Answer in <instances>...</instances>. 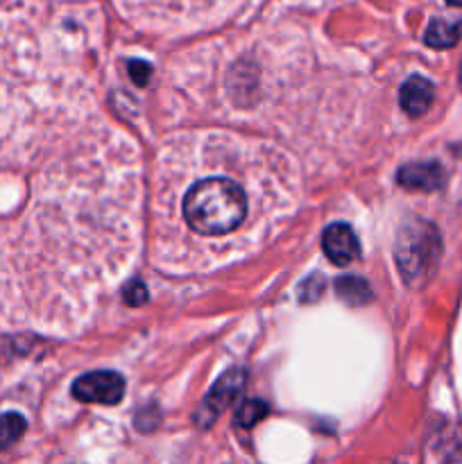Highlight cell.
Returning <instances> with one entry per match:
<instances>
[{"label": "cell", "mask_w": 462, "mask_h": 464, "mask_svg": "<svg viewBox=\"0 0 462 464\" xmlns=\"http://www.w3.org/2000/svg\"><path fill=\"white\" fill-rule=\"evenodd\" d=\"M252 195L238 175H199L186 186L179 216L186 229L204 243H229L247 227Z\"/></svg>", "instance_id": "1"}, {"label": "cell", "mask_w": 462, "mask_h": 464, "mask_svg": "<svg viewBox=\"0 0 462 464\" xmlns=\"http://www.w3.org/2000/svg\"><path fill=\"white\" fill-rule=\"evenodd\" d=\"M245 385V374L243 370H231L213 385V390L208 392V397L204 399L202 406H199L197 415H195V421L202 429H208L222 412L229 408V403L238 397V392Z\"/></svg>", "instance_id": "4"}, {"label": "cell", "mask_w": 462, "mask_h": 464, "mask_svg": "<svg viewBox=\"0 0 462 464\" xmlns=\"http://www.w3.org/2000/svg\"><path fill=\"white\" fill-rule=\"evenodd\" d=\"M322 247H324L326 258L335 266H349L361 256V243H358L356 234L349 225L335 222L324 229L322 236Z\"/></svg>", "instance_id": "5"}, {"label": "cell", "mask_w": 462, "mask_h": 464, "mask_svg": "<svg viewBox=\"0 0 462 464\" xmlns=\"http://www.w3.org/2000/svg\"><path fill=\"white\" fill-rule=\"evenodd\" d=\"M267 415V403L258 401V399H252V401H245L243 406L238 408V412H236V424L240 426V429H252V426H256L258 421L265 420Z\"/></svg>", "instance_id": "11"}, {"label": "cell", "mask_w": 462, "mask_h": 464, "mask_svg": "<svg viewBox=\"0 0 462 464\" xmlns=\"http://www.w3.org/2000/svg\"><path fill=\"white\" fill-rule=\"evenodd\" d=\"M335 295L349 306H365L371 302V288L358 276H342L335 281Z\"/></svg>", "instance_id": "9"}, {"label": "cell", "mask_w": 462, "mask_h": 464, "mask_svg": "<svg viewBox=\"0 0 462 464\" xmlns=\"http://www.w3.org/2000/svg\"><path fill=\"white\" fill-rule=\"evenodd\" d=\"M125 394V379L116 372H91L72 383V397L82 403L116 406Z\"/></svg>", "instance_id": "3"}, {"label": "cell", "mask_w": 462, "mask_h": 464, "mask_svg": "<svg viewBox=\"0 0 462 464\" xmlns=\"http://www.w3.org/2000/svg\"><path fill=\"white\" fill-rule=\"evenodd\" d=\"M439 256V236L433 225L415 220L403 227L397 243V263L408 281H417L430 272Z\"/></svg>", "instance_id": "2"}, {"label": "cell", "mask_w": 462, "mask_h": 464, "mask_svg": "<svg viewBox=\"0 0 462 464\" xmlns=\"http://www.w3.org/2000/svg\"><path fill=\"white\" fill-rule=\"evenodd\" d=\"M424 39L430 48H451V45H456L462 39V18L460 21L435 18V21H430Z\"/></svg>", "instance_id": "8"}, {"label": "cell", "mask_w": 462, "mask_h": 464, "mask_svg": "<svg viewBox=\"0 0 462 464\" xmlns=\"http://www.w3.org/2000/svg\"><path fill=\"white\" fill-rule=\"evenodd\" d=\"M125 302L130 304V306H139V304H143L145 299H148V293H145V285L140 284V281H134V284H130L125 288Z\"/></svg>", "instance_id": "13"}, {"label": "cell", "mask_w": 462, "mask_h": 464, "mask_svg": "<svg viewBox=\"0 0 462 464\" xmlns=\"http://www.w3.org/2000/svg\"><path fill=\"white\" fill-rule=\"evenodd\" d=\"M460 82H462V68H460Z\"/></svg>", "instance_id": "16"}, {"label": "cell", "mask_w": 462, "mask_h": 464, "mask_svg": "<svg viewBox=\"0 0 462 464\" xmlns=\"http://www.w3.org/2000/svg\"><path fill=\"white\" fill-rule=\"evenodd\" d=\"M324 293V276L320 275H311L306 281H303L302 290H299V297H302V302H315L320 295Z\"/></svg>", "instance_id": "12"}, {"label": "cell", "mask_w": 462, "mask_h": 464, "mask_svg": "<svg viewBox=\"0 0 462 464\" xmlns=\"http://www.w3.org/2000/svg\"><path fill=\"white\" fill-rule=\"evenodd\" d=\"M130 72H131V77H134L136 84H145V82H148V77H149V66H148V63L134 62L130 66Z\"/></svg>", "instance_id": "14"}, {"label": "cell", "mask_w": 462, "mask_h": 464, "mask_svg": "<svg viewBox=\"0 0 462 464\" xmlns=\"http://www.w3.org/2000/svg\"><path fill=\"white\" fill-rule=\"evenodd\" d=\"M25 430V420L16 412H7L0 415V449H7L16 442Z\"/></svg>", "instance_id": "10"}, {"label": "cell", "mask_w": 462, "mask_h": 464, "mask_svg": "<svg viewBox=\"0 0 462 464\" xmlns=\"http://www.w3.org/2000/svg\"><path fill=\"white\" fill-rule=\"evenodd\" d=\"M448 5H456V7H462V0H447Z\"/></svg>", "instance_id": "15"}, {"label": "cell", "mask_w": 462, "mask_h": 464, "mask_svg": "<svg viewBox=\"0 0 462 464\" xmlns=\"http://www.w3.org/2000/svg\"><path fill=\"white\" fill-rule=\"evenodd\" d=\"M435 98L433 84H430L426 77L412 75L406 84L401 86V93H399V100H401V107L408 116L421 118L430 109Z\"/></svg>", "instance_id": "7"}, {"label": "cell", "mask_w": 462, "mask_h": 464, "mask_svg": "<svg viewBox=\"0 0 462 464\" xmlns=\"http://www.w3.org/2000/svg\"><path fill=\"white\" fill-rule=\"evenodd\" d=\"M444 168L439 163H410L399 170L397 181L410 190H438L444 186Z\"/></svg>", "instance_id": "6"}]
</instances>
